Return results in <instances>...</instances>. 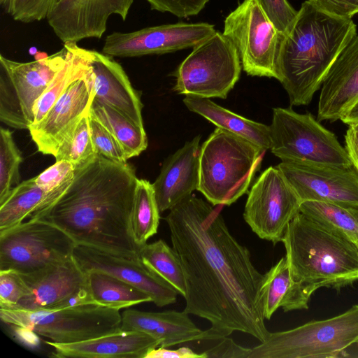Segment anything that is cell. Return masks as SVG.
<instances>
[{"instance_id": "6da1fadb", "label": "cell", "mask_w": 358, "mask_h": 358, "mask_svg": "<svg viewBox=\"0 0 358 358\" xmlns=\"http://www.w3.org/2000/svg\"><path fill=\"white\" fill-rule=\"evenodd\" d=\"M164 220L185 275L183 310L210 323L207 341L240 331L264 342L270 333L264 316V274L230 233L220 208L191 194Z\"/></svg>"}, {"instance_id": "7a4b0ae2", "label": "cell", "mask_w": 358, "mask_h": 358, "mask_svg": "<svg viewBox=\"0 0 358 358\" xmlns=\"http://www.w3.org/2000/svg\"><path fill=\"white\" fill-rule=\"evenodd\" d=\"M138 178L127 162L96 154L75 169L71 184L49 206L29 218L50 222L76 243L130 259H140L131 214Z\"/></svg>"}, {"instance_id": "3957f363", "label": "cell", "mask_w": 358, "mask_h": 358, "mask_svg": "<svg viewBox=\"0 0 358 358\" xmlns=\"http://www.w3.org/2000/svg\"><path fill=\"white\" fill-rule=\"evenodd\" d=\"M356 35L351 18L329 14L309 0L302 3L284 34L278 62V80L292 106L310 103L338 55Z\"/></svg>"}, {"instance_id": "277c9868", "label": "cell", "mask_w": 358, "mask_h": 358, "mask_svg": "<svg viewBox=\"0 0 358 358\" xmlns=\"http://www.w3.org/2000/svg\"><path fill=\"white\" fill-rule=\"evenodd\" d=\"M284 244L292 278L312 294L319 288L340 290L358 280V247L348 236L299 212L289 223Z\"/></svg>"}, {"instance_id": "5b68a950", "label": "cell", "mask_w": 358, "mask_h": 358, "mask_svg": "<svg viewBox=\"0 0 358 358\" xmlns=\"http://www.w3.org/2000/svg\"><path fill=\"white\" fill-rule=\"evenodd\" d=\"M266 151L217 127L202 144L197 190L213 206H229L245 194Z\"/></svg>"}, {"instance_id": "8992f818", "label": "cell", "mask_w": 358, "mask_h": 358, "mask_svg": "<svg viewBox=\"0 0 358 358\" xmlns=\"http://www.w3.org/2000/svg\"><path fill=\"white\" fill-rule=\"evenodd\" d=\"M358 341V304L322 320H312L292 329L270 332L252 348L249 358H335Z\"/></svg>"}, {"instance_id": "52a82bcc", "label": "cell", "mask_w": 358, "mask_h": 358, "mask_svg": "<svg viewBox=\"0 0 358 358\" xmlns=\"http://www.w3.org/2000/svg\"><path fill=\"white\" fill-rule=\"evenodd\" d=\"M269 128L270 150L282 162L353 166L335 134L310 113L275 108Z\"/></svg>"}, {"instance_id": "ba28073f", "label": "cell", "mask_w": 358, "mask_h": 358, "mask_svg": "<svg viewBox=\"0 0 358 358\" xmlns=\"http://www.w3.org/2000/svg\"><path fill=\"white\" fill-rule=\"evenodd\" d=\"M1 320L47 338L57 343H72L121 329L120 310L85 305L59 310H25L0 308Z\"/></svg>"}, {"instance_id": "9c48e42d", "label": "cell", "mask_w": 358, "mask_h": 358, "mask_svg": "<svg viewBox=\"0 0 358 358\" xmlns=\"http://www.w3.org/2000/svg\"><path fill=\"white\" fill-rule=\"evenodd\" d=\"M76 245L55 224L29 218L0 231V271L13 270L24 276L38 274L71 257Z\"/></svg>"}, {"instance_id": "30bf717a", "label": "cell", "mask_w": 358, "mask_h": 358, "mask_svg": "<svg viewBox=\"0 0 358 358\" xmlns=\"http://www.w3.org/2000/svg\"><path fill=\"white\" fill-rule=\"evenodd\" d=\"M66 43L58 52L33 62H19L0 55V120L17 129H29L34 110L66 60Z\"/></svg>"}, {"instance_id": "8fae6325", "label": "cell", "mask_w": 358, "mask_h": 358, "mask_svg": "<svg viewBox=\"0 0 358 358\" xmlns=\"http://www.w3.org/2000/svg\"><path fill=\"white\" fill-rule=\"evenodd\" d=\"M241 63L238 51L223 33L215 31L193 48L173 73L178 94L226 99L238 80Z\"/></svg>"}, {"instance_id": "7c38bea8", "label": "cell", "mask_w": 358, "mask_h": 358, "mask_svg": "<svg viewBox=\"0 0 358 358\" xmlns=\"http://www.w3.org/2000/svg\"><path fill=\"white\" fill-rule=\"evenodd\" d=\"M222 33L236 47L247 74L278 80L284 34L269 19L260 0H243L226 17Z\"/></svg>"}, {"instance_id": "4fadbf2b", "label": "cell", "mask_w": 358, "mask_h": 358, "mask_svg": "<svg viewBox=\"0 0 358 358\" xmlns=\"http://www.w3.org/2000/svg\"><path fill=\"white\" fill-rule=\"evenodd\" d=\"M301 201L277 166L266 169L251 187L243 218L260 238L281 242L289 223L300 212Z\"/></svg>"}, {"instance_id": "5bb4252c", "label": "cell", "mask_w": 358, "mask_h": 358, "mask_svg": "<svg viewBox=\"0 0 358 358\" xmlns=\"http://www.w3.org/2000/svg\"><path fill=\"white\" fill-rule=\"evenodd\" d=\"M22 276L29 287V294L10 308L59 310L95 305L87 273L80 267L73 255L41 273Z\"/></svg>"}, {"instance_id": "9a60e30c", "label": "cell", "mask_w": 358, "mask_h": 358, "mask_svg": "<svg viewBox=\"0 0 358 358\" xmlns=\"http://www.w3.org/2000/svg\"><path fill=\"white\" fill-rule=\"evenodd\" d=\"M206 22L163 24L135 31L113 32L105 39L102 52L110 57H135L194 48L215 32Z\"/></svg>"}, {"instance_id": "2e32d148", "label": "cell", "mask_w": 358, "mask_h": 358, "mask_svg": "<svg viewBox=\"0 0 358 358\" xmlns=\"http://www.w3.org/2000/svg\"><path fill=\"white\" fill-rule=\"evenodd\" d=\"M277 167L301 203L318 201L358 210V172L353 166L281 162Z\"/></svg>"}, {"instance_id": "e0dca14e", "label": "cell", "mask_w": 358, "mask_h": 358, "mask_svg": "<svg viewBox=\"0 0 358 358\" xmlns=\"http://www.w3.org/2000/svg\"><path fill=\"white\" fill-rule=\"evenodd\" d=\"M134 0H59L47 20L64 43H77L89 38H100L109 17L124 20Z\"/></svg>"}, {"instance_id": "ac0fdd59", "label": "cell", "mask_w": 358, "mask_h": 358, "mask_svg": "<svg viewBox=\"0 0 358 358\" xmlns=\"http://www.w3.org/2000/svg\"><path fill=\"white\" fill-rule=\"evenodd\" d=\"M94 96L92 69L72 82L44 117L29 128L38 150L55 156L64 139L90 110Z\"/></svg>"}, {"instance_id": "d6986e66", "label": "cell", "mask_w": 358, "mask_h": 358, "mask_svg": "<svg viewBox=\"0 0 358 358\" xmlns=\"http://www.w3.org/2000/svg\"><path fill=\"white\" fill-rule=\"evenodd\" d=\"M73 257L85 271H99L115 276L149 294L159 307L174 303L178 291L149 268L141 259H130L77 245Z\"/></svg>"}, {"instance_id": "ffe728a7", "label": "cell", "mask_w": 358, "mask_h": 358, "mask_svg": "<svg viewBox=\"0 0 358 358\" xmlns=\"http://www.w3.org/2000/svg\"><path fill=\"white\" fill-rule=\"evenodd\" d=\"M317 119L340 120L358 101V35L342 50L321 86Z\"/></svg>"}, {"instance_id": "44dd1931", "label": "cell", "mask_w": 358, "mask_h": 358, "mask_svg": "<svg viewBox=\"0 0 358 358\" xmlns=\"http://www.w3.org/2000/svg\"><path fill=\"white\" fill-rule=\"evenodd\" d=\"M201 136L187 141L162 164L152 183L160 213L170 210L197 189Z\"/></svg>"}, {"instance_id": "7402d4cb", "label": "cell", "mask_w": 358, "mask_h": 358, "mask_svg": "<svg viewBox=\"0 0 358 358\" xmlns=\"http://www.w3.org/2000/svg\"><path fill=\"white\" fill-rule=\"evenodd\" d=\"M94 100L108 105L143 127V104L122 66L103 52L90 50Z\"/></svg>"}, {"instance_id": "603a6c76", "label": "cell", "mask_w": 358, "mask_h": 358, "mask_svg": "<svg viewBox=\"0 0 358 358\" xmlns=\"http://www.w3.org/2000/svg\"><path fill=\"white\" fill-rule=\"evenodd\" d=\"M45 343L54 349L53 357L59 358H145L159 347L156 339L144 332L122 329L80 342Z\"/></svg>"}, {"instance_id": "cb8c5ba5", "label": "cell", "mask_w": 358, "mask_h": 358, "mask_svg": "<svg viewBox=\"0 0 358 358\" xmlns=\"http://www.w3.org/2000/svg\"><path fill=\"white\" fill-rule=\"evenodd\" d=\"M121 329L144 332L163 348L207 341L206 331L198 328L184 310L145 312L127 308L122 313Z\"/></svg>"}, {"instance_id": "d4e9b609", "label": "cell", "mask_w": 358, "mask_h": 358, "mask_svg": "<svg viewBox=\"0 0 358 358\" xmlns=\"http://www.w3.org/2000/svg\"><path fill=\"white\" fill-rule=\"evenodd\" d=\"M264 316L269 320L280 308L284 312L307 310L312 294L291 275L285 256L264 273Z\"/></svg>"}, {"instance_id": "484cf974", "label": "cell", "mask_w": 358, "mask_h": 358, "mask_svg": "<svg viewBox=\"0 0 358 358\" xmlns=\"http://www.w3.org/2000/svg\"><path fill=\"white\" fill-rule=\"evenodd\" d=\"M183 103L190 111L203 117L217 127L241 136L264 151L270 149L269 126L241 116L208 98L186 95Z\"/></svg>"}, {"instance_id": "4316f807", "label": "cell", "mask_w": 358, "mask_h": 358, "mask_svg": "<svg viewBox=\"0 0 358 358\" xmlns=\"http://www.w3.org/2000/svg\"><path fill=\"white\" fill-rule=\"evenodd\" d=\"M57 199L38 185L34 178L21 182L0 201V231L25 221Z\"/></svg>"}, {"instance_id": "83f0119b", "label": "cell", "mask_w": 358, "mask_h": 358, "mask_svg": "<svg viewBox=\"0 0 358 358\" xmlns=\"http://www.w3.org/2000/svg\"><path fill=\"white\" fill-rule=\"evenodd\" d=\"M66 44L69 47V52L65 64L37 101L34 110L33 124L38 123L44 117L72 82L90 69V50L80 48L77 43H67Z\"/></svg>"}, {"instance_id": "f1b7e54d", "label": "cell", "mask_w": 358, "mask_h": 358, "mask_svg": "<svg viewBox=\"0 0 358 358\" xmlns=\"http://www.w3.org/2000/svg\"><path fill=\"white\" fill-rule=\"evenodd\" d=\"M86 273L95 305L120 310L152 302L149 294L115 276L99 271Z\"/></svg>"}, {"instance_id": "f546056e", "label": "cell", "mask_w": 358, "mask_h": 358, "mask_svg": "<svg viewBox=\"0 0 358 358\" xmlns=\"http://www.w3.org/2000/svg\"><path fill=\"white\" fill-rule=\"evenodd\" d=\"M90 113L114 135L127 159L138 156L148 147V138L141 127L115 108L93 99Z\"/></svg>"}, {"instance_id": "4dcf8cb0", "label": "cell", "mask_w": 358, "mask_h": 358, "mask_svg": "<svg viewBox=\"0 0 358 358\" xmlns=\"http://www.w3.org/2000/svg\"><path fill=\"white\" fill-rule=\"evenodd\" d=\"M160 211L153 185L138 179L131 214V228L136 243L141 248L157 234Z\"/></svg>"}, {"instance_id": "1f68e13d", "label": "cell", "mask_w": 358, "mask_h": 358, "mask_svg": "<svg viewBox=\"0 0 358 358\" xmlns=\"http://www.w3.org/2000/svg\"><path fill=\"white\" fill-rule=\"evenodd\" d=\"M141 261L185 297L186 282L181 263L175 250L159 239L144 245L139 252Z\"/></svg>"}, {"instance_id": "d6a6232c", "label": "cell", "mask_w": 358, "mask_h": 358, "mask_svg": "<svg viewBox=\"0 0 358 358\" xmlns=\"http://www.w3.org/2000/svg\"><path fill=\"white\" fill-rule=\"evenodd\" d=\"M300 212L352 240L358 234V210L324 201H306L301 203Z\"/></svg>"}, {"instance_id": "836d02e7", "label": "cell", "mask_w": 358, "mask_h": 358, "mask_svg": "<svg viewBox=\"0 0 358 358\" xmlns=\"http://www.w3.org/2000/svg\"><path fill=\"white\" fill-rule=\"evenodd\" d=\"M89 115L90 110L80 118L62 142L54 156L56 161H66L76 167L96 155L92 141Z\"/></svg>"}, {"instance_id": "e575fe53", "label": "cell", "mask_w": 358, "mask_h": 358, "mask_svg": "<svg viewBox=\"0 0 358 358\" xmlns=\"http://www.w3.org/2000/svg\"><path fill=\"white\" fill-rule=\"evenodd\" d=\"M23 161L21 151L16 145L12 132L1 127L0 129V201L10 191L20 184L19 167Z\"/></svg>"}, {"instance_id": "d590c367", "label": "cell", "mask_w": 358, "mask_h": 358, "mask_svg": "<svg viewBox=\"0 0 358 358\" xmlns=\"http://www.w3.org/2000/svg\"><path fill=\"white\" fill-rule=\"evenodd\" d=\"M59 0H0L5 13L24 23L47 18Z\"/></svg>"}, {"instance_id": "8d00e7d4", "label": "cell", "mask_w": 358, "mask_h": 358, "mask_svg": "<svg viewBox=\"0 0 358 358\" xmlns=\"http://www.w3.org/2000/svg\"><path fill=\"white\" fill-rule=\"evenodd\" d=\"M89 122L96 154L115 162L125 163L126 154L114 135L90 111Z\"/></svg>"}, {"instance_id": "74e56055", "label": "cell", "mask_w": 358, "mask_h": 358, "mask_svg": "<svg viewBox=\"0 0 358 358\" xmlns=\"http://www.w3.org/2000/svg\"><path fill=\"white\" fill-rule=\"evenodd\" d=\"M75 169V166L69 162L56 161L54 164L34 177V180L45 191L59 198L71 184Z\"/></svg>"}, {"instance_id": "f35d334b", "label": "cell", "mask_w": 358, "mask_h": 358, "mask_svg": "<svg viewBox=\"0 0 358 358\" xmlns=\"http://www.w3.org/2000/svg\"><path fill=\"white\" fill-rule=\"evenodd\" d=\"M29 292L22 275L13 270L0 271V308H10Z\"/></svg>"}, {"instance_id": "ab89813d", "label": "cell", "mask_w": 358, "mask_h": 358, "mask_svg": "<svg viewBox=\"0 0 358 358\" xmlns=\"http://www.w3.org/2000/svg\"><path fill=\"white\" fill-rule=\"evenodd\" d=\"M266 15L276 28L285 34L294 23L298 11L287 0H260Z\"/></svg>"}, {"instance_id": "60d3db41", "label": "cell", "mask_w": 358, "mask_h": 358, "mask_svg": "<svg viewBox=\"0 0 358 358\" xmlns=\"http://www.w3.org/2000/svg\"><path fill=\"white\" fill-rule=\"evenodd\" d=\"M152 10L169 13L178 17L199 13L210 0H146Z\"/></svg>"}, {"instance_id": "b9f144b4", "label": "cell", "mask_w": 358, "mask_h": 358, "mask_svg": "<svg viewBox=\"0 0 358 358\" xmlns=\"http://www.w3.org/2000/svg\"><path fill=\"white\" fill-rule=\"evenodd\" d=\"M216 341L215 345L201 352L205 358H249L252 352V348L242 347L228 336Z\"/></svg>"}, {"instance_id": "7bdbcfd3", "label": "cell", "mask_w": 358, "mask_h": 358, "mask_svg": "<svg viewBox=\"0 0 358 358\" xmlns=\"http://www.w3.org/2000/svg\"><path fill=\"white\" fill-rule=\"evenodd\" d=\"M316 7L333 15L351 18L358 13V0H309Z\"/></svg>"}, {"instance_id": "ee69618b", "label": "cell", "mask_w": 358, "mask_h": 358, "mask_svg": "<svg viewBox=\"0 0 358 358\" xmlns=\"http://www.w3.org/2000/svg\"><path fill=\"white\" fill-rule=\"evenodd\" d=\"M145 358H205V356L188 347H180L176 350L158 347L151 350Z\"/></svg>"}, {"instance_id": "f6af8a7d", "label": "cell", "mask_w": 358, "mask_h": 358, "mask_svg": "<svg viewBox=\"0 0 358 358\" xmlns=\"http://www.w3.org/2000/svg\"><path fill=\"white\" fill-rule=\"evenodd\" d=\"M345 145L352 166L358 172V123L348 125L345 135Z\"/></svg>"}, {"instance_id": "bcb514c9", "label": "cell", "mask_w": 358, "mask_h": 358, "mask_svg": "<svg viewBox=\"0 0 358 358\" xmlns=\"http://www.w3.org/2000/svg\"><path fill=\"white\" fill-rule=\"evenodd\" d=\"M340 120L348 125L358 123V101Z\"/></svg>"}, {"instance_id": "7dc6e473", "label": "cell", "mask_w": 358, "mask_h": 358, "mask_svg": "<svg viewBox=\"0 0 358 358\" xmlns=\"http://www.w3.org/2000/svg\"><path fill=\"white\" fill-rule=\"evenodd\" d=\"M353 241L355 242V243L357 244V245L358 247V234L355 237Z\"/></svg>"}, {"instance_id": "c3c4849f", "label": "cell", "mask_w": 358, "mask_h": 358, "mask_svg": "<svg viewBox=\"0 0 358 358\" xmlns=\"http://www.w3.org/2000/svg\"><path fill=\"white\" fill-rule=\"evenodd\" d=\"M356 344H357V345H358V341H357V343H356Z\"/></svg>"}]
</instances>
